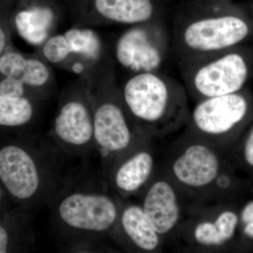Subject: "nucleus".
Instances as JSON below:
<instances>
[{
    "label": "nucleus",
    "instance_id": "nucleus-1",
    "mask_svg": "<svg viewBox=\"0 0 253 253\" xmlns=\"http://www.w3.org/2000/svg\"><path fill=\"white\" fill-rule=\"evenodd\" d=\"M121 96L136 126L151 139L174 134L189 120V96L182 82L164 71L133 75Z\"/></svg>",
    "mask_w": 253,
    "mask_h": 253
},
{
    "label": "nucleus",
    "instance_id": "nucleus-2",
    "mask_svg": "<svg viewBox=\"0 0 253 253\" xmlns=\"http://www.w3.org/2000/svg\"><path fill=\"white\" fill-rule=\"evenodd\" d=\"M246 20L224 8L195 0L173 18L172 54L178 64L231 49L249 36Z\"/></svg>",
    "mask_w": 253,
    "mask_h": 253
},
{
    "label": "nucleus",
    "instance_id": "nucleus-3",
    "mask_svg": "<svg viewBox=\"0 0 253 253\" xmlns=\"http://www.w3.org/2000/svg\"><path fill=\"white\" fill-rule=\"evenodd\" d=\"M182 83L195 103L239 92L249 78L247 59L231 49L179 63Z\"/></svg>",
    "mask_w": 253,
    "mask_h": 253
},
{
    "label": "nucleus",
    "instance_id": "nucleus-4",
    "mask_svg": "<svg viewBox=\"0 0 253 253\" xmlns=\"http://www.w3.org/2000/svg\"><path fill=\"white\" fill-rule=\"evenodd\" d=\"M172 149L165 169L181 191L212 194L222 174L219 151L184 134Z\"/></svg>",
    "mask_w": 253,
    "mask_h": 253
},
{
    "label": "nucleus",
    "instance_id": "nucleus-5",
    "mask_svg": "<svg viewBox=\"0 0 253 253\" xmlns=\"http://www.w3.org/2000/svg\"><path fill=\"white\" fill-rule=\"evenodd\" d=\"M115 54L134 74L163 71L172 54L171 31L165 19L134 25L118 38Z\"/></svg>",
    "mask_w": 253,
    "mask_h": 253
},
{
    "label": "nucleus",
    "instance_id": "nucleus-6",
    "mask_svg": "<svg viewBox=\"0 0 253 253\" xmlns=\"http://www.w3.org/2000/svg\"><path fill=\"white\" fill-rule=\"evenodd\" d=\"M249 112V101L239 92L201 100L190 111L183 134L220 151L224 139Z\"/></svg>",
    "mask_w": 253,
    "mask_h": 253
},
{
    "label": "nucleus",
    "instance_id": "nucleus-7",
    "mask_svg": "<svg viewBox=\"0 0 253 253\" xmlns=\"http://www.w3.org/2000/svg\"><path fill=\"white\" fill-rule=\"evenodd\" d=\"M183 193L166 170L156 172L141 206L145 216L164 241L175 234L183 222Z\"/></svg>",
    "mask_w": 253,
    "mask_h": 253
},
{
    "label": "nucleus",
    "instance_id": "nucleus-8",
    "mask_svg": "<svg viewBox=\"0 0 253 253\" xmlns=\"http://www.w3.org/2000/svg\"><path fill=\"white\" fill-rule=\"evenodd\" d=\"M199 211L181 223L176 231H181L190 247L215 251L234 237L239 223V217L234 211H218L215 207Z\"/></svg>",
    "mask_w": 253,
    "mask_h": 253
},
{
    "label": "nucleus",
    "instance_id": "nucleus-9",
    "mask_svg": "<svg viewBox=\"0 0 253 253\" xmlns=\"http://www.w3.org/2000/svg\"><path fill=\"white\" fill-rule=\"evenodd\" d=\"M59 212L68 226L96 232L112 227L118 215L114 201L104 195H71L60 204Z\"/></svg>",
    "mask_w": 253,
    "mask_h": 253
},
{
    "label": "nucleus",
    "instance_id": "nucleus-10",
    "mask_svg": "<svg viewBox=\"0 0 253 253\" xmlns=\"http://www.w3.org/2000/svg\"><path fill=\"white\" fill-rule=\"evenodd\" d=\"M0 180L8 192L18 200L31 199L40 184L33 158L15 145H8L0 150Z\"/></svg>",
    "mask_w": 253,
    "mask_h": 253
},
{
    "label": "nucleus",
    "instance_id": "nucleus-11",
    "mask_svg": "<svg viewBox=\"0 0 253 253\" xmlns=\"http://www.w3.org/2000/svg\"><path fill=\"white\" fill-rule=\"evenodd\" d=\"M121 101H106L96 111L94 135L97 144L107 152H124L131 146L134 138L130 121L126 116V105Z\"/></svg>",
    "mask_w": 253,
    "mask_h": 253
},
{
    "label": "nucleus",
    "instance_id": "nucleus-12",
    "mask_svg": "<svg viewBox=\"0 0 253 253\" xmlns=\"http://www.w3.org/2000/svg\"><path fill=\"white\" fill-rule=\"evenodd\" d=\"M96 9L103 17L121 24H141L165 19L159 0H95Z\"/></svg>",
    "mask_w": 253,
    "mask_h": 253
},
{
    "label": "nucleus",
    "instance_id": "nucleus-13",
    "mask_svg": "<svg viewBox=\"0 0 253 253\" xmlns=\"http://www.w3.org/2000/svg\"><path fill=\"white\" fill-rule=\"evenodd\" d=\"M146 144L123 160L116 169L115 184L124 194H130L139 191L149 184L156 174L154 154Z\"/></svg>",
    "mask_w": 253,
    "mask_h": 253
},
{
    "label": "nucleus",
    "instance_id": "nucleus-14",
    "mask_svg": "<svg viewBox=\"0 0 253 253\" xmlns=\"http://www.w3.org/2000/svg\"><path fill=\"white\" fill-rule=\"evenodd\" d=\"M55 132L63 142L81 146L94 134V123L84 104L71 101L65 105L55 122Z\"/></svg>",
    "mask_w": 253,
    "mask_h": 253
},
{
    "label": "nucleus",
    "instance_id": "nucleus-15",
    "mask_svg": "<svg viewBox=\"0 0 253 253\" xmlns=\"http://www.w3.org/2000/svg\"><path fill=\"white\" fill-rule=\"evenodd\" d=\"M121 224L126 237L139 251H162L164 241L150 224L141 206L131 205L125 208L121 213Z\"/></svg>",
    "mask_w": 253,
    "mask_h": 253
},
{
    "label": "nucleus",
    "instance_id": "nucleus-16",
    "mask_svg": "<svg viewBox=\"0 0 253 253\" xmlns=\"http://www.w3.org/2000/svg\"><path fill=\"white\" fill-rule=\"evenodd\" d=\"M0 74L14 78L23 85L41 86L45 84L49 72L45 65L37 59H27L15 51L0 56Z\"/></svg>",
    "mask_w": 253,
    "mask_h": 253
},
{
    "label": "nucleus",
    "instance_id": "nucleus-17",
    "mask_svg": "<svg viewBox=\"0 0 253 253\" xmlns=\"http://www.w3.org/2000/svg\"><path fill=\"white\" fill-rule=\"evenodd\" d=\"M52 20L51 10L34 8L18 13L15 18V26L23 39L32 44H38L47 37Z\"/></svg>",
    "mask_w": 253,
    "mask_h": 253
},
{
    "label": "nucleus",
    "instance_id": "nucleus-18",
    "mask_svg": "<svg viewBox=\"0 0 253 253\" xmlns=\"http://www.w3.org/2000/svg\"><path fill=\"white\" fill-rule=\"evenodd\" d=\"M33 114V106L24 96L14 97L0 94V126H24L31 121Z\"/></svg>",
    "mask_w": 253,
    "mask_h": 253
},
{
    "label": "nucleus",
    "instance_id": "nucleus-19",
    "mask_svg": "<svg viewBox=\"0 0 253 253\" xmlns=\"http://www.w3.org/2000/svg\"><path fill=\"white\" fill-rule=\"evenodd\" d=\"M72 53L95 57L101 51V42L94 32L89 30L71 29L65 33Z\"/></svg>",
    "mask_w": 253,
    "mask_h": 253
},
{
    "label": "nucleus",
    "instance_id": "nucleus-20",
    "mask_svg": "<svg viewBox=\"0 0 253 253\" xmlns=\"http://www.w3.org/2000/svg\"><path fill=\"white\" fill-rule=\"evenodd\" d=\"M43 53L48 61L59 63L72 53L69 42L65 35L52 37L48 40L43 48Z\"/></svg>",
    "mask_w": 253,
    "mask_h": 253
},
{
    "label": "nucleus",
    "instance_id": "nucleus-21",
    "mask_svg": "<svg viewBox=\"0 0 253 253\" xmlns=\"http://www.w3.org/2000/svg\"><path fill=\"white\" fill-rule=\"evenodd\" d=\"M25 93L24 85L14 78L4 77L0 81V94L5 96L21 97Z\"/></svg>",
    "mask_w": 253,
    "mask_h": 253
},
{
    "label": "nucleus",
    "instance_id": "nucleus-22",
    "mask_svg": "<svg viewBox=\"0 0 253 253\" xmlns=\"http://www.w3.org/2000/svg\"><path fill=\"white\" fill-rule=\"evenodd\" d=\"M243 157L246 164L253 168V126L245 141Z\"/></svg>",
    "mask_w": 253,
    "mask_h": 253
},
{
    "label": "nucleus",
    "instance_id": "nucleus-23",
    "mask_svg": "<svg viewBox=\"0 0 253 253\" xmlns=\"http://www.w3.org/2000/svg\"><path fill=\"white\" fill-rule=\"evenodd\" d=\"M9 244V234L4 226L0 224V253H7Z\"/></svg>",
    "mask_w": 253,
    "mask_h": 253
},
{
    "label": "nucleus",
    "instance_id": "nucleus-24",
    "mask_svg": "<svg viewBox=\"0 0 253 253\" xmlns=\"http://www.w3.org/2000/svg\"><path fill=\"white\" fill-rule=\"evenodd\" d=\"M241 219L244 224L253 221V201L245 206L241 212Z\"/></svg>",
    "mask_w": 253,
    "mask_h": 253
},
{
    "label": "nucleus",
    "instance_id": "nucleus-25",
    "mask_svg": "<svg viewBox=\"0 0 253 253\" xmlns=\"http://www.w3.org/2000/svg\"><path fill=\"white\" fill-rule=\"evenodd\" d=\"M7 35L3 25L0 23V56L4 53L5 49L7 46Z\"/></svg>",
    "mask_w": 253,
    "mask_h": 253
},
{
    "label": "nucleus",
    "instance_id": "nucleus-26",
    "mask_svg": "<svg viewBox=\"0 0 253 253\" xmlns=\"http://www.w3.org/2000/svg\"><path fill=\"white\" fill-rule=\"evenodd\" d=\"M244 224V232L245 235L248 236L250 239H253V221Z\"/></svg>",
    "mask_w": 253,
    "mask_h": 253
},
{
    "label": "nucleus",
    "instance_id": "nucleus-27",
    "mask_svg": "<svg viewBox=\"0 0 253 253\" xmlns=\"http://www.w3.org/2000/svg\"><path fill=\"white\" fill-rule=\"evenodd\" d=\"M198 1L208 3V4H224L226 0H198Z\"/></svg>",
    "mask_w": 253,
    "mask_h": 253
},
{
    "label": "nucleus",
    "instance_id": "nucleus-28",
    "mask_svg": "<svg viewBox=\"0 0 253 253\" xmlns=\"http://www.w3.org/2000/svg\"><path fill=\"white\" fill-rule=\"evenodd\" d=\"M0 197H1V189H0Z\"/></svg>",
    "mask_w": 253,
    "mask_h": 253
},
{
    "label": "nucleus",
    "instance_id": "nucleus-29",
    "mask_svg": "<svg viewBox=\"0 0 253 253\" xmlns=\"http://www.w3.org/2000/svg\"><path fill=\"white\" fill-rule=\"evenodd\" d=\"M159 1H163V0H159Z\"/></svg>",
    "mask_w": 253,
    "mask_h": 253
}]
</instances>
